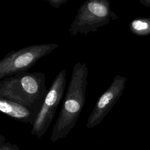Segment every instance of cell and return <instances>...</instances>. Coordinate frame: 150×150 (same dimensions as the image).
Masks as SVG:
<instances>
[{
    "mask_svg": "<svg viewBox=\"0 0 150 150\" xmlns=\"http://www.w3.org/2000/svg\"><path fill=\"white\" fill-rule=\"evenodd\" d=\"M87 76L86 63L77 62L73 67L61 110L52 128L50 142H56L66 137L75 127L85 103Z\"/></svg>",
    "mask_w": 150,
    "mask_h": 150,
    "instance_id": "1",
    "label": "cell"
},
{
    "mask_svg": "<svg viewBox=\"0 0 150 150\" xmlns=\"http://www.w3.org/2000/svg\"><path fill=\"white\" fill-rule=\"evenodd\" d=\"M44 73L23 71L0 80V96L32 109L38 114L47 93Z\"/></svg>",
    "mask_w": 150,
    "mask_h": 150,
    "instance_id": "2",
    "label": "cell"
},
{
    "mask_svg": "<svg viewBox=\"0 0 150 150\" xmlns=\"http://www.w3.org/2000/svg\"><path fill=\"white\" fill-rule=\"evenodd\" d=\"M116 19L117 16L111 11L108 0H86L77 10L69 32L73 36L78 34L86 36Z\"/></svg>",
    "mask_w": 150,
    "mask_h": 150,
    "instance_id": "3",
    "label": "cell"
},
{
    "mask_svg": "<svg viewBox=\"0 0 150 150\" xmlns=\"http://www.w3.org/2000/svg\"><path fill=\"white\" fill-rule=\"evenodd\" d=\"M58 47V44L50 43L32 45L10 51L0 59V80L27 71L38 60Z\"/></svg>",
    "mask_w": 150,
    "mask_h": 150,
    "instance_id": "4",
    "label": "cell"
},
{
    "mask_svg": "<svg viewBox=\"0 0 150 150\" xmlns=\"http://www.w3.org/2000/svg\"><path fill=\"white\" fill-rule=\"evenodd\" d=\"M66 71L62 69L50 85L38 113L30 131L32 136L40 139L46 132L63 97L66 82Z\"/></svg>",
    "mask_w": 150,
    "mask_h": 150,
    "instance_id": "5",
    "label": "cell"
},
{
    "mask_svg": "<svg viewBox=\"0 0 150 150\" xmlns=\"http://www.w3.org/2000/svg\"><path fill=\"white\" fill-rule=\"evenodd\" d=\"M125 81L126 78L120 75H117L114 78L108 90L100 97L90 114L87 123L88 128H93L100 123L104 117V111L108 109L110 103L120 95L124 87Z\"/></svg>",
    "mask_w": 150,
    "mask_h": 150,
    "instance_id": "6",
    "label": "cell"
},
{
    "mask_svg": "<svg viewBox=\"0 0 150 150\" xmlns=\"http://www.w3.org/2000/svg\"><path fill=\"white\" fill-rule=\"evenodd\" d=\"M0 112L23 123L33 124L37 114L32 109L0 96Z\"/></svg>",
    "mask_w": 150,
    "mask_h": 150,
    "instance_id": "7",
    "label": "cell"
},
{
    "mask_svg": "<svg viewBox=\"0 0 150 150\" xmlns=\"http://www.w3.org/2000/svg\"><path fill=\"white\" fill-rule=\"evenodd\" d=\"M131 32L138 36H146L150 34V18H141L132 20L129 24Z\"/></svg>",
    "mask_w": 150,
    "mask_h": 150,
    "instance_id": "8",
    "label": "cell"
},
{
    "mask_svg": "<svg viewBox=\"0 0 150 150\" xmlns=\"http://www.w3.org/2000/svg\"><path fill=\"white\" fill-rule=\"evenodd\" d=\"M0 150H21L16 144L5 142L0 145Z\"/></svg>",
    "mask_w": 150,
    "mask_h": 150,
    "instance_id": "9",
    "label": "cell"
},
{
    "mask_svg": "<svg viewBox=\"0 0 150 150\" xmlns=\"http://www.w3.org/2000/svg\"><path fill=\"white\" fill-rule=\"evenodd\" d=\"M53 8H59L62 5L66 3L69 0H46Z\"/></svg>",
    "mask_w": 150,
    "mask_h": 150,
    "instance_id": "10",
    "label": "cell"
},
{
    "mask_svg": "<svg viewBox=\"0 0 150 150\" xmlns=\"http://www.w3.org/2000/svg\"><path fill=\"white\" fill-rule=\"evenodd\" d=\"M139 1L143 5L150 8V0H139Z\"/></svg>",
    "mask_w": 150,
    "mask_h": 150,
    "instance_id": "11",
    "label": "cell"
},
{
    "mask_svg": "<svg viewBox=\"0 0 150 150\" xmlns=\"http://www.w3.org/2000/svg\"><path fill=\"white\" fill-rule=\"evenodd\" d=\"M5 140L6 139H5V138L4 137V136L1 135V134H0V145L1 144H2L3 143L5 142Z\"/></svg>",
    "mask_w": 150,
    "mask_h": 150,
    "instance_id": "12",
    "label": "cell"
}]
</instances>
